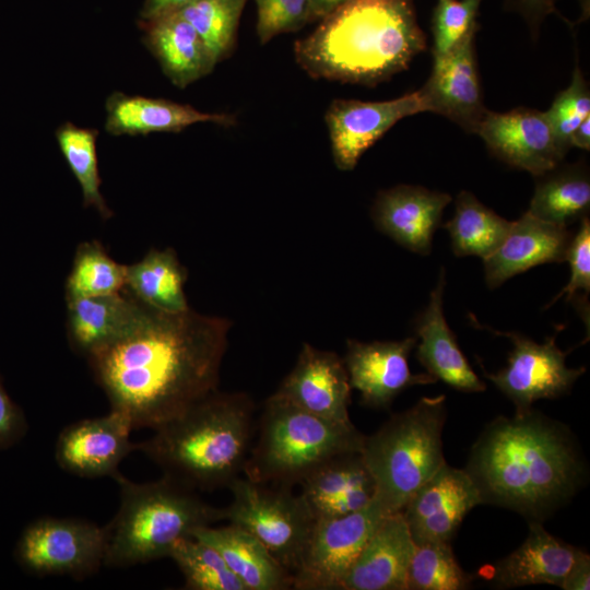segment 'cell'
Here are the masks:
<instances>
[{"instance_id":"6da1fadb","label":"cell","mask_w":590,"mask_h":590,"mask_svg":"<svg viewBox=\"0 0 590 590\" xmlns=\"http://www.w3.org/2000/svg\"><path fill=\"white\" fill-rule=\"evenodd\" d=\"M231 320L150 307L122 337L86 357L111 410L156 429L217 390Z\"/></svg>"},{"instance_id":"7a4b0ae2","label":"cell","mask_w":590,"mask_h":590,"mask_svg":"<svg viewBox=\"0 0 590 590\" xmlns=\"http://www.w3.org/2000/svg\"><path fill=\"white\" fill-rule=\"evenodd\" d=\"M465 471L483 504L541 523L577 494L587 475L570 429L532 408L489 422L471 448Z\"/></svg>"},{"instance_id":"3957f363","label":"cell","mask_w":590,"mask_h":590,"mask_svg":"<svg viewBox=\"0 0 590 590\" xmlns=\"http://www.w3.org/2000/svg\"><path fill=\"white\" fill-rule=\"evenodd\" d=\"M425 48L413 0H347L297 40L294 54L312 78L375 85Z\"/></svg>"},{"instance_id":"277c9868","label":"cell","mask_w":590,"mask_h":590,"mask_svg":"<svg viewBox=\"0 0 590 590\" xmlns=\"http://www.w3.org/2000/svg\"><path fill=\"white\" fill-rule=\"evenodd\" d=\"M255 402L215 390L138 442L163 475L193 491L227 487L240 476L255 435Z\"/></svg>"},{"instance_id":"5b68a950","label":"cell","mask_w":590,"mask_h":590,"mask_svg":"<svg viewBox=\"0 0 590 590\" xmlns=\"http://www.w3.org/2000/svg\"><path fill=\"white\" fill-rule=\"evenodd\" d=\"M120 504L105 529L104 566L125 568L169 557L175 543L204 526L225 520L224 508L203 502L196 491L174 480L134 483L122 474Z\"/></svg>"},{"instance_id":"8992f818","label":"cell","mask_w":590,"mask_h":590,"mask_svg":"<svg viewBox=\"0 0 590 590\" xmlns=\"http://www.w3.org/2000/svg\"><path fill=\"white\" fill-rule=\"evenodd\" d=\"M364 438L352 422L314 415L274 392L256 423L243 474L258 483L292 488L332 457L362 451Z\"/></svg>"},{"instance_id":"52a82bcc","label":"cell","mask_w":590,"mask_h":590,"mask_svg":"<svg viewBox=\"0 0 590 590\" xmlns=\"http://www.w3.org/2000/svg\"><path fill=\"white\" fill-rule=\"evenodd\" d=\"M446 397H423L365 436L362 455L376 484V498L393 514L445 463Z\"/></svg>"},{"instance_id":"ba28073f","label":"cell","mask_w":590,"mask_h":590,"mask_svg":"<svg viewBox=\"0 0 590 590\" xmlns=\"http://www.w3.org/2000/svg\"><path fill=\"white\" fill-rule=\"evenodd\" d=\"M227 488L232 502L224 508L225 520L253 535L293 576L315 524L300 494L246 476H237Z\"/></svg>"},{"instance_id":"9c48e42d","label":"cell","mask_w":590,"mask_h":590,"mask_svg":"<svg viewBox=\"0 0 590 590\" xmlns=\"http://www.w3.org/2000/svg\"><path fill=\"white\" fill-rule=\"evenodd\" d=\"M105 529L76 518L43 517L22 531L14 557L31 575L83 579L104 566Z\"/></svg>"},{"instance_id":"30bf717a","label":"cell","mask_w":590,"mask_h":590,"mask_svg":"<svg viewBox=\"0 0 590 590\" xmlns=\"http://www.w3.org/2000/svg\"><path fill=\"white\" fill-rule=\"evenodd\" d=\"M390 512L375 497L352 514L315 520L299 564L293 574V589L341 590L342 581L365 543Z\"/></svg>"},{"instance_id":"8fae6325","label":"cell","mask_w":590,"mask_h":590,"mask_svg":"<svg viewBox=\"0 0 590 590\" xmlns=\"http://www.w3.org/2000/svg\"><path fill=\"white\" fill-rule=\"evenodd\" d=\"M472 319V317L470 316ZM473 323L496 335L508 338L512 350L508 365L497 373H487L477 358L484 376L503 392L516 406V412L532 408L540 399H555L566 394L575 381L586 371V367L569 368L566 356L555 343V335L539 344L517 332H503Z\"/></svg>"},{"instance_id":"7c38bea8","label":"cell","mask_w":590,"mask_h":590,"mask_svg":"<svg viewBox=\"0 0 590 590\" xmlns=\"http://www.w3.org/2000/svg\"><path fill=\"white\" fill-rule=\"evenodd\" d=\"M423 111L426 107L420 91L382 102L333 101L326 113V123L335 166L352 170L399 120Z\"/></svg>"},{"instance_id":"4fadbf2b","label":"cell","mask_w":590,"mask_h":590,"mask_svg":"<svg viewBox=\"0 0 590 590\" xmlns=\"http://www.w3.org/2000/svg\"><path fill=\"white\" fill-rule=\"evenodd\" d=\"M481 504V494L465 469L446 462L401 512L415 544L451 542L465 515Z\"/></svg>"},{"instance_id":"5bb4252c","label":"cell","mask_w":590,"mask_h":590,"mask_svg":"<svg viewBox=\"0 0 590 590\" xmlns=\"http://www.w3.org/2000/svg\"><path fill=\"white\" fill-rule=\"evenodd\" d=\"M130 418L117 410L99 417L85 418L64 427L55 448L57 464L66 472L84 479L119 474L121 461L138 445L130 440Z\"/></svg>"},{"instance_id":"9a60e30c","label":"cell","mask_w":590,"mask_h":590,"mask_svg":"<svg viewBox=\"0 0 590 590\" xmlns=\"http://www.w3.org/2000/svg\"><path fill=\"white\" fill-rule=\"evenodd\" d=\"M415 346L416 337L398 341H346L343 362L350 385L361 393L364 405L388 409L405 389L437 381L428 373L410 370L408 359Z\"/></svg>"},{"instance_id":"2e32d148","label":"cell","mask_w":590,"mask_h":590,"mask_svg":"<svg viewBox=\"0 0 590 590\" xmlns=\"http://www.w3.org/2000/svg\"><path fill=\"white\" fill-rule=\"evenodd\" d=\"M476 134L497 158L534 177L555 168L566 155L545 111L533 108L518 107L506 113L487 110Z\"/></svg>"},{"instance_id":"e0dca14e","label":"cell","mask_w":590,"mask_h":590,"mask_svg":"<svg viewBox=\"0 0 590 590\" xmlns=\"http://www.w3.org/2000/svg\"><path fill=\"white\" fill-rule=\"evenodd\" d=\"M475 33H470L448 54L434 58L432 73L418 90L426 111L445 116L473 133H477L488 110L477 73Z\"/></svg>"},{"instance_id":"ac0fdd59","label":"cell","mask_w":590,"mask_h":590,"mask_svg":"<svg viewBox=\"0 0 590 590\" xmlns=\"http://www.w3.org/2000/svg\"><path fill=\"white\" fill-rule=\"evenodd\" d=\"M351 390L343 358L304 343L295 366L275 393L314 415L351 422Z\"/></svg>"},{"instance_id":"d6986e66","label":"cell","mask_w":590,"mask_h":590,"mask_svg":"<svg viewBox=\"0 0 590 590\" xmlns=\"http://www.w3.org/2000/svg\"><path fill=\"white\" fill-rule=\"evenodd\" d=\"M450 194L422 186L398 185L380 191L371 208L378 231L418 255H429Z\"/></svg>"},{"instance_id":"ffe728a7","label":"cell","mask_w":590,"mask_h":590,"mask_svg":"<svg viewBox=\"0 0 590 590\" xmlns=\"http://www.w3.org/2000/svg\"><path fill=\"white\" fill-rule=\"evenodd\" d=\"M299 485V494L315 520L352 514L376 496V484L362 451L332 457L309 472Z\"/></svg>"},{"instance_id":"44dd1931","label":"cell","mask_w":590,"mask_h":590,"mask_svg":"<svg viewBox=\"0 0 590 590\" xmlns=\"http://www.w3.org/2000/svg\"><path fill=\"white\" fill-rule=\"evenodd\" d=\"M446 271L441 268L426 307L414 319L420 339L416 358L430 376L461 392H482L486 385L472 369L444 316Z\"/></svg>"},{"instance_id":"7402d4cb","label":"cell","mask_w":590,"mask_h":590,"mask_svg":"<svg viewBox=\"0 0 590 590\" xmlns=\"http://www.w3.org/2000/svg\"><path fill=\"white\" fill-rule=\"evenodd\" d=\"M573 235L566 226L526 212L512 222L502 245L483 260L487 287L496 288L535 266L565 261Z\"/></svg>"},{"instance_id":"603a6c76","label":"cell","mask_w":590,"mask_h":590,"mask_svg":"<svg viewBox=\"0 0 590 590\" xmlns=\"http://www.w3.org/2000/svg\"><path fill=\"white\" fill-rule=\"evenodd\" d=\"M414 550L402 512L387 515L352 564L341 590H406Z\"/></svg>"},{"instance_id":"cb8c5ba5","label":"cell","mask_w":590,"mask_h":590,"mask_svg":"<svg viewBox=\"0 0 590 590\" xmlns=\"http://www.w3.org/2000/svg\"><path fill=\"white\" fill-rule=\"evenodd\" d=\"M66 303L68 341L85 358L130 331L150 308L126 287L109 295L66 298Z\"/></svg>"},{"instance_id":"d4e9b609","label":"cell","mask_w":590,"mask_h":590,"mask_svg":"<svg viewBox=\"0 0 590 590\" xmlns=\"http://www.w3.org/2000/svg\"><path fill=\"white\" fill-rule=\"evenodd\" d=\"M143 43L164 74L179 88L210 74L216 60L178 11L140 21Z\"/></svg>"},{"instance_id":"484cf974","label":"cell","mask_w":590,"mask_h":590,"mask_svg":"<svg viewBox=\"0 0 590 590\" xmlns=\"http://www.w3.org/2000/svg\"><path fill=\"white\" fill-rule=\"evenodd\" d=\"M105 130L111 135H146L153 132H180L198 122L232 126L228 114L203 113L164 98L113 93L106 101Z\"/></svg>"},{"instance_id":"4316f807","label":"cell","mask_w":590,"mask_h":590,"mask_svg":"<svg viewBox=\"0 0 590 590\" xmlns=\"http://www.w3.org/2000/svg\"><path fill=\"white\" fill-rule=\"evenodd\" d=\"M580 548L556 539L541 522H529L523 543L493 568L497 587L560 585Z\"/></svg>"},{"instance_id":"83f0119b","label":"cell","mask_w":590,"mask_h":590,"mask_svg":"<svg viewBox=\"0 0 590 590\" xmlns=\"http://www.w3.org/2000/svg\"><path fill=\"white\" fill-rule=\"evenodd\" d=\"M192 538L216 550L246 590L293 589L286 568L249 532L228 523L196 529Z\"/></svg>"},{"instance_id":"f1b7e54d","label":"cell","mask_w":590,"mask_h":590,"mask_svg":"<svg viewBox=\"0 0 590 590\" xmlns=\"http://www.w3.org/2000/svg\"><path fill=\"white\" fill-rule=\"evenodd\" d=\"M187 276L173 248H153L127 266L126 288L152 308L180 312L190 308L184 291Z\"/></svg>"},{"instance_id":"f546056e","label":"cell","mask_w":590,"mask_h":590,"mask_svg":"<svg viewBox=\"0 0 590 590\" xmlns=\"http://www.w3.org/2000/svg\"><path fill=\"white\" fill-rule=\"evenodd\" d=\"M538 178L529 214L566 227L588 216L590 177L585 164L557 165Z\"/></svg>"},{"instance_id":"4dcf8cb0","label":"cell","mask_w":590,"mask_h":590,"mask_svg":"<svg viewBox=\"0 0 590 590\" xmlns=\"http://www.w3.org/2000/svg\"><path fill=\"white\" fill-rule=\"evenodd\" d=\"M511 225L473 193L462 190L455 200L453 216L444 227L457 257L477 256L484 260L502 245Z\"/></svg>"},{"instance_id":"1f68e13d","label":"cell","mask_w":590,"mask_h":590,"mask_svg":"<svg viewBox=\"0 0 590 590\" xmlns=\"http://www.w3.org/2000/svg\"><path fill=\"white\" fill-rule=\"evenodd\" d=\"M97 135L96 129L79 127L71 122H64L56 130L59 150L81 188L83 205L95 209L107 220L113 216V212L101 191Z\"/></svg>"},{"instance_id":"d6a6232c","label":"cell","mask_w":590,"mask_h":590,"mask_svg":"<svg viewBox=\"0 0 590 590\" xmlns=\"http://www.w3.org/2000/svg\"><path fill=\"white\" fill-rule=\"evenodd\" d=\"M127 266L97 240L81 243L64 284L66 298L109 295L126 287Z\"/></svg>"},{"instance_id":"836d02e7","label":"cell","mask_w":590,"mask_h":590,"mask_svg":"<svg viewBox=\"0 0 590 590\" xmlns=\"http://www.w3.org/2000/svg\"><path fill=\"white\" fill-rule=\"evenodd\" d=\"M246 0H192L178 10L220 62L234 48Z\"/></svg>"},{"instance_id":"e575fe53","label":"cell","mask_w":590,"mask_h":590,"mask_svg":"<svg viewBox=\"0 0 590 590\" xmlns=\"http://www.w3.org/2000/svg\"><path fill=\"white\" fill-rule=\"evenodd\" d=\"M172 558L189 590H246L231 571L220 553L192 536L182 538L173 546Z\"/></svg>"},{"instance_id":"d590c367","label":"cell","mask_w":590,"mask_h":590,"mask_svg":"<svg viewBox=\"0 0 590 590\" xmlns=\"http://www.w3.org/2000/svg\"><path fill=\"white\" fill-rule=\"evenodd\" d=\"M456 559L450 542L415 544L408 574L406 590H464L471 585Z\"/></svg>"},{"instance_id":"8d00e7d4","label":"cell","mask_w":590,"mask_h":590,"mask_svg":"<svg viewBox=\"0 0 590 590\" xmlns=\"http://www.w3.org/2000/svg\"><path fill=\"white\" fill-rule=\"evenodd\" d=\"M481 3L482 0H437L432 21L434 58L448 54L477 31Z\"/></svg>"},{"instance_id":"74e56055","label":"cell","mask_w":590,"mask_h":590,"mask_svg":"<svg viewBox=\"0 0 590 590\" xmlns=\"http://www.w3.org/2000/svg\"><path fill=\"white\" fill-rule=\"evenodd\" d=\"M554 137L567 153L570 133L590 116V91L581 70L576 64L570 84L558 93L545 111Z\"/></svg>"},{"instance_id":"f35d334b","label":"cell","mask_w":590,"mask_h":590,"mask_svg":"<svg viewBox=\"0 0 590 590\" xmlns=\"http://www.w3.org/2000/svg\"><path fill=\"white\" fill-rule=\"evenodd\" d=\"M257 34L261 44L294 32L309 22L310 0H256Z\"/></svg>"},{"instance_id":"ab89813d","label":"cell","mask_w":590,"mask_h":590,"mask_svg":"<svg viewBox=\"0 0 590 590\" xmlns=\"http://www.w3.org/2000/svg\"><path fill=\"white\" fill-rule=\"evenodd\" d=\"M566 260L570 264L569 282L545 308L563 296H566V300H571L580 291L586 295L590 292V221L588 216L580 220L579 229L571 237Z\"/></svg>"},{"instance_id":"60d3db41","label":"cell","mask_w":590,"mask_h":590,"mask_svg":"<svg viewBox=\"0 0 590 590\" xmlns=\"http://www.w3.org/2000/svg\"><path fill=\"white\" fill-rule=\"evenodd\" d=\"M26 430L27 422L23 411L10 398L0 380V451L16 445Z\"/></svg>"},{"instance_id":"b9f144b4","label":"cell","mask_w":590,"mask_h":590,"mask_svg":"<svg viewBox=\"0 0 590 590\" xmlns=\"http://www.w3.org/2000/svg\"><path fill=\"white\" fill-rule=\"evenodd\" d=\"M582 16L589 15V0H579ZM557 0H504L505 7L519 14L528 25L532 36L539 34L540 27L544 20L556 13L560 15L556 9Z\"/></svg>"},{"instance_id":"7bdbcfd3","label":"cell","mask_w":590,"mask_h":590,"mask_svg":"<svg viewBox=\"0 0 590 590\" xmlns=\"http://www.w3.org/2000/svg\"><path fill=\"white\" fill-rule=\"evenodd\" d=\"M590 556L579 550L574 564L565 576L560 588L564 590H588L590 587Z\"/></svg>"},{"instance_id":"ee69618b","label":"cell","mask_w":590,"mask_h":590,"mask_svg":"<svg viewBox=\"0 0 590 590\" xmlns=\"http://www.w3.org/2000/svg\"><path fill=\"white\" fill-rule=\"evenodd\" d=\"M192 0H144L140 21L151 20L162 14L178 11Z\"/></svg>"},{"instance_id":"f6af8a7d","label":"cell","mask_w":590,"mask_h":590,"mask_svg":"<svg viewBox=\"0 0 590 590\" xmlns=\"http://www.w3.org/2000/svg\"><path fill=\"white\" fill-rule=\"evenodd\" d=\"M568 142L570 148L590 150V116L570 133Z\"/></svg>"},{"instance_id":"bcb514c9","label":"cell","mask_w":590,"mask_h":590,"mask_svg":"<svg viewBox=\"0 0 590 590\" xmlns=\"http://www.w3.org/2000/svg\"><path fill=\"white\" fill-rule=\"evenodd\" d=\"M347 0H310L309 22L321 20Z\"/></svg>"}]
</instances>
